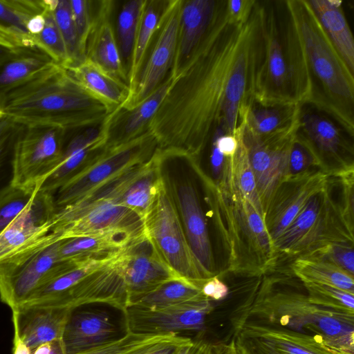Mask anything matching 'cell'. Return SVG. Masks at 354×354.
Here are the masks:
<instances>
[{
  "instance_id": "cell-20",
  "label": "cell",
  "mask_w": 354,
  "mask_h": 354,
  "mask_svg": "<svg viewBox=\"0 0 354 354\" xmlns=\"http://www.w3.org/2000/svg\"><path fill=\"white\" fill-rule=\"evenodd\" d=\"M330 176V174L317 169L282 180L264 216V223L273 243L290 225L311 197L326 185Z\"/></svg>"
},
{
  "instance_id": "cell-10",
  "label": "cell",
  "mask_w": 354,
  "mask_h": 354,
  "mask_svg": "<svg viewBox=\"0 0 354 354\" xmlns=\"http://www.w3.org/2000/svg\"><path fill=\"white\" fill-rule=\"evenodd\" d=\"M144 232L142 218L114 198H82L56 209L50 219V233L59 240L100 234L135 237Z\"/></svg>"
},
{
  "instance_id": "cell-14",
  "label": "cell",
  "mask_w": 354,
  "mask_h": 354,
  "mask_svg": "<svg viewBox=\"0 0 354 354\" xmlns=\"http://www.w3.org/2000/svg\"><path fill=\"white\" fill-rule=\"evenodd\" d=\"M296 136L313 151L322 170L332 175L354 165V135L313 104L300 105Z\"/></svg>"
},
{
  "instance_id": "cell-47",
  "label": "cell",
  "mask_w": 354,
  "mask_h": 354,
  "mask_svg": "<svg viewBox=\"0 0 354 354\" xmlns=\"http://www.w3.org/2000/svg\"><path fill=\"white\" fill-rule=\"evenodd\" d=\"M353 246L345 243H330L305 256L322 259L354 275Z\"/></svg>"
},
{
  "instance_id": "cell-57",
  "label": "cell",
  "mask_w": 354,
  "mask_h": 354,
  "mask_svg": "<svg viewBox=\"0 0 354 354\" xmlns=\"http://www.w3.org/2000/svg\"><path fill=\"white\" fill-rule=\"evenodd\" d=\"M32 354H66L61 339L46 342L38 346Z\"/></svg>"
},
{
  "instance_id": "cell-12",
  "label": "cell",
  "mask_w": 354,
  "mask_h": 354,
  "mask_svg": "<svg viewBox=\"0 0 354 354\" xmlns=\"http://www.w3.org/2000/svg\"><path fill=\"white\" fill-rule=\"evenodd\" d=\"M66 133L55 126L21 125L13 146L12 186L39 189L59 162Z\"/></svg>"
},
{
  "instance_id": "cell-53",
  "label": "cell",
  "mask_w": 354,
  "mask_h": 354,
  "mask_svg": "<svg viewBox=\"0 0 354 354\" xmlns=\"http://www.w3.org/2000/svg\"><path fill=\"white\" fill-rule=\"evenodd\" d=\"M0 44L10 48L34 46L31 37L0 24Z\"/></svg>"
},
{
  "instance_id": "cell-61",
  "label": "cell",
  "mask_w": 354,
  "mask_h": 354,
  "mask_svg": "<svg viewBox=\"0 0 354 354\" xmlns=\"http://www.w3.org/2000/svg\"><path fill=\"white\" fill-rule=\"evenodd\" d=\"M1 116H2V115H1V113H0V118H1Z\"/></svg>"
},
{
  "instance_id": "cell-23",
  "label": "cell",
  "mask_w": 354,
  "mask_h": 354,
  "mask_svg": "<svg viewBox=\"0 0 354 354\" xmlns=\"http://www.w3.org/2000/svg\"><path fill=\"white\" fill-rule=\"evenodd\" d=\"M114 3L111 0H103L93 5L92 1V24L85 58L128 85L127 69L111 22Z\"/></svg>"
},
{
  "instance_id": "cell-19",
  "label": "cell",
  "mask_w": 354,
  "mask_h": 354,
  "mask_svg": "<svg viewBox=\"0 0 354 354\" xmlns=\"http://www.w3.org/2000/svg\"><path fill=\"white\" fill-rule=\"evenodd\" d=\"M120 113L119 111L109 113L102 124L82 129L65 144L57 167L39 190L53 195L86 169L111 138L112 129L120 123Z\"/></svg>"
},
{
  "instance_id": "cell-54",
  "label": "cell",
  "mask_w": 354,
  "mask_h": 354,
  "mask_svg": "<svg viewBox=\"0 0 354 354\" xmlns=\"http://www.w3.org/2000/svg\"><path fill=\"white\" fill-rule=\"evenodd\" d=\"M213 354H252L235 334L228 342L214 343Z\"/></svg>"
},
{
  "instance_id": "cell-21",
  "label": "cell",
  "mask_w": 354,
  "mask_h": 354,
  "mask_svg": "<svg viewBox=\"0 0 354 354\" xmlns=\"http://www.w3.org/2000/svg\"><path fill=\"white\" fill-rule=\"evenodd\" d=\"M55 212L53 195L39 190L32 202L0 232V263L42 241Z\"/></svg>"
},
{
  "instance_id": "cell-56",
  "label": "cell",
  "mask_w": 354,
  "mask_h": 354,
  "mask_svg": "<svg viewBox=\"0 0 354 354\" xmlns=\"http://www.w3.org/2000/svg\"><path fill=\"white\" fill-rule=\"evenodd\" d=\"M235 334L252 354H280L254 337L242 335L237 333Z\"/></svg>"
},
{
  "instance_id": "cell-30",
  "label": "cell",
  "mask_w": 354,
  "mask_h": 354,
  "mask_svg": "<svg viewBox=\"0 0 354 354\" xmlns=\"http://www.w3.org/2000/svg\"><path fill=\"white\" fill-rule=\"evenodd\" d=\"M337 53L354 73V39L339 0H307Z\"/></svg>"
},
{
  "instance_id": "cell-50",
  "label": "cell",
  "mask_w": 354,
  "mask_h": 354,
  "mask_svg": "<svg viewBox=\"0 0 354 354\" xmlns=\"http://www.w3.org/2000/svg\"><path fill=\"white\" fill-rule=\"evenodd\" d=\"M192 339L177 334L167 335L132 354H178L179 351Z\"/></svg>"
},
{
  "instance_id": "cell-40",
  "label": "cell",
  "mask_w": 354,
  "mask_h": 354,
  "mask_svg": "<svg viewBox=\"0 0 354 354\" xmlns=\"http://www.w3.org/2000/svg\"><path fill=\"white\" fill-rule=\"evenodd\" d=\"M44 0H0V24L28 35L26 25L44 11Z\"/></svg>"
},
{
  "instance_id": "cell-29",
  "label": "cell",
  "mask_w": 354,
  "mask_h": 354,
  "mask_svg": "<svg viewBox=\"0 0 354 354\" xmlns=\"http://www.w3.org/2000/svg\"><path fill=\"white\" fill-rule=\"evenodd\" d=\"M300 105H262L253 97L241 115L245 132L257 138H266L294 126L298 121Z\"/></svg>"
},
{
  "instance_id": "cell-3",
  "label": "cell",
  "mask_w": 354,
  "mask_h": 354,
  "mask_svg": "<svg viewBox=\"0 0 354 354\" xmlns=\"http://www.w3.org/2000/svg\"><path fill=\"white\" fill-rule=\"evenodd\" d=\"M0 113L22 126L50 125L67 132L99 126L109 115L57 63L4 95Z\"/></svg>"
},
{
  "instance_id": "cell-2",
  "label": "cell",
  "mask_w": 354,
  "mask_h": 354,
  "mask_svg": "<svg viewBox=\"0 0 354 354\" xmlns=\"http://www.w3.org/2000/svg\"><path fill=\"white\" fill-rule=\"evenodd\" d=\"M203 183L212 218L225 254V271L248 277L270 272L279 259L264 218L254 204L225 178L207 175L191 161Z\"/></svg>"
},
{
  "instance_id": "cell-39",
  "label": "cell",
  "mask_w": 354,
  "mask_h": 354,
  "mask_svg": "<svg viewBox=\"0 0 354 354\" xmlns=\"http://www.w3.org/2000/svg\"><path fill=\"white\" fill-rule=\"evenodd\" d=\"M57 3L58 0H45L44 28L39 34L31 37V39L35 46L47 53L55 63L64 67L68 64V58L53 14Z\"/></svg>"
},
{
  "instance_id": "cell-31",
  "label": "cell",
  "mask_w": 354,
  "mask_h": 354,
  "mask_svg": "<svg viewBox=\"0 0 354 354\" xmlns=\"http://www.w3.org/2000/svg\"><path fill=\"white\" fill-rule=\"evenodd\" d=\"M54 63L36 46L15 48L12 54L0 64V100Z\"/></svg>"
},
{
  "instance_id": "cell-5",
  "label": "cell",
  "mask_w": 354,
  "mask_h": 354,
  "mask_svg": "<svg viewBox=\"0 0 354 354\" xmlns=\"http://www.w3.org/2000/svg\"><path fill=\"white\" fill-rule=\"evenodd\" d=\"M288 329L314 336L341 354H354V315L322 308L306 293L265 278L239 323Z\"/></svg>"
},
{
  "instance_id": "cell-38",
  "label": "cell",
  "mask_w": 354,
  "mask_h": 354,
  "mask_svg": "<svg viewBox=\"0 0 354 354\" xmlns=\"http://www.w3.org/2000/svg\"><path fill=\"white\" fill-rule=\"evenodd\" d=\"M146 1L147 0H130L125 2L121 7L117 17V41L127 72L140 19Z\"/></svg>"
},
{
  "instance_id": "cell-41",
  "label": "cell",
  "mask_w": 354,
  "mask_h": 354,
  "mask_svg": "<svg viewBox=\"0 0 354 354\" xmlns=\"http://www.w3.org/2000/svg\"><path fill=\"white\" fill-rule=\"evenodd\" d=\"M302 283L310 303L332 310L354 315V294L328 285Z\"/></svg>"
},
{
  "instance_id": "cell-25",
  "label": "cell",
  "mask_w": 354,
  "mask_h": 354,
  "mask_svg": "<svg viewBox=\"0 0 354 354\" xmlns=\"http://www.w3.org/2000/svg\"><path fill=\"white\" fill-rule=\"evenodd\" d=\"M226 0H183L177 45L169 75L175 77L202 41Z\"/></svg>"
},
{
  "instance_id": "cell-46",
  "label": "cell",
  "mask_w": 354,
  "mask_h": 354,
  "mask_svg": "<svg viewBox=\"0 0 354 354\" xmlns=\"http://www.w3.org/2000/svg\"><path fill=\"white\" fill-rule=\"evenodd\" d=\"M317 169L322 170L316 156L310 148L295 135L289 153L286 177Z\"/></svg>"
},
{
  "instance_id": "cell-35",
  "label": "cell",
  "mask_w": 354,
  "mask_h": 354,
  "mask_svg": "<svg viewBox=\"0 0 354 354\" xmlns=\"http://www.w3.org/2000/svg\"><path fill=\"white\" fill-rule=\"evenodd\" d=\"M292 273L302 283L334 286L354 294V275L325 261L311 256L293 259Z\"/></svg>"
},
{
  "instance_id": "cell-37",
  "label": "cell",
  "mask_w": 354,
  "mask_h": 354,
  "mask_svg": "<svg viewBox=\"0 0 354 354\" xmlns=\"http://www.w3.org/2000/svg\"><path fill=\"white\" fill-rule=\"evenodd\" d=\"M203 282L198 283L184 278L171 280L133 305L162 308L207 299L201 292Z\"/></svg>"
},
{
  "instance_id": "cell-18",
  "label": "cell",
  "mask_w": 354,
  "mask_h": 354,
  "mask_svg": "<svg viewBox=\"0 0 354 354\" xmlns=\"http://www.w3.org/2000/svg\"><path fill=\"white\" fill-rule=\"evenodd\" d=\"M213 310V301L204 299L162 308L131 305L122 312L127 332L165 335L202 330Z\"/></svg>"
},
{
  "instance_id": "cell-15",
  "label": "cell",
  "mask_w": 354,
  "mask_h": 354,
  "mask_svg": "<svg viewBox=\"0 0 354 354\" xmlns=\"http://www.w3.org/2000/svg\"><path fill=\"white\" fill-rule=\"evenodd\" d=\"M118 263L127 306L135 304L166 282L182 278L166 263L145 232L120 251Z\"/></svg>"
},
{
  "instance_id": "cell-8",
  "label": "cell",
  "mask_w": 354,
  "mask_h": 354,
  "mask_svg": "<svg viewBox=\"0 0 354 354\" xmlns=\"http://www.w3.org/2000/svg\"><path fill=\"white\" fill-rule=\"evenodd\" d=\"M335 178L331 175L326 185L311 197L290 225L274 241L278 258L284 256L295 259L330 243L354 245V228L343 215L339 184L337 198L335 196Z\"/></svg>"
},
{
  "instance_id": "cell-44",
  "label": "cell",
  "mask_w": 354,
  "mask_h": 354,
  "mask_svg": "<svg viewBox=\"0 0 354 354\" xmlns=\"http://www.w3.org/2000/svg\"><path fill=\"white\" fill-rule=\"evenodd\" d=\"M165 335H143L127 332L124 335L115 340L81 354H132Z\"/></svg>"
},
{
  "instance_id": "cell-13",
  "label": "cell",
  "mask_w": 354,
  "mask_h": 354,
  "mask_svg": "<svg viewBox=\"0 0 354 354\" xmlns=\"http://www.w3.org/2000/svg\"><path fill=\"white\" fill-rule=\"evenodd\" d=\"M59 243L49 233L37 244L0 263V300L11 310L21 306L60 262Z\"/></svg>"
},
{
  "instance_id": "cell-48",
  "label": "cell",
  "mask_w": 354,
  "mask_h": 354,
  "mask_svg": "<svg viewBox=\"0 0 354 354\" xmlns=\"http://www.w3.org/2000/svg\"><path fill=\"white\" fill-rule=\"evenodd\" d=\"M69 1L77 30L80 51L82 58L84 59L92 24V1L88 0Z\"/></svg>"
},
{
  "instance_id": "cell-1",
  "label": "cell",
  "mask_w": 354,
  "mask_h": 354,
  "mask_svg": "<svg viewBox=\"0 0 354 354\" xmlns=\"http://www.w3.org/2000/svg\"><path fill=\"white\" fill-rule=\"evenodd\" d=\"M262 48L259 1L242 25L228 20L226 3L180 71L170 75L171 84L147 125L167 160L200 161L217 128L237 136Z\"/></svg>"
},
{
  "instance_id": "cell-6",
  "label": "cell",
  "mask_w": 354,
  "mask_h": 354,
  "mask_svg": "<svg viewBox=\"0 0 354 354\" xmlns=\"http://www.w3.org/2000/svg\"><path fill=\"white\" fill-rule=\"evenodd\" d=\"M304 53L310 82L308 102L354 135V73L319 23L307 0H288Z\"/></svg>"
},
{
  "instance_id": "cell-4",
  "label": "cell",
  "mask_w": 354,
  "mask_h": 354,
  "mask_svg": "<svg viewBox=\"0 0 354 354\" xmlns=\"http://www.w3.org/2000/svg\"><path fill=\"white\" fill-rule=\"evenodd\" d=\"M263 49L253 98L262 105H301L310 82L304 50L288 0L260 1Z\"/></svg>"
},
{
  "instance_id": "cell-55",
  "label": "cell",
  "mask_w": 354,
  "mask_h": 354,
  "mask_svg": "<svg viewBox=\"0 0 354 354\" xmlns=\"http://www.w3.org/2000/svg\"><path fill=\"white\" fill-rule=\"evenodd\" d=\"M214 343L203 339L194 340L184 346L178 354H213Z\"/></svg>"
},
{
  "instance_id": "cell-16",
  "label": "cell",
  "mask_w": 354,
  "mask_h": 354,
  "mask_svg": "<svg viewBox=\"0 0 354 354\" xmlns=\"http://www.w3.org/2000/svg\"><path fill=\"white\" fill-rule=\"evenodd\" d=\"M183 0L165 1L155 43L140 71L134 91L122 106L128 113L140 104L165 80L176 53Z\"/></svg>"
},
{
  "instance_id": "cell-42",
  "label": "cell",
  "mask_w": 354,
  "mask_h": 354,
  "mask_svg": "<svg viewBox=\"0 0 354 354\" xmlns=\"http://www.w3.org/2000/svg\"><path fill=\"white\" fill-rule=\"evenodd\" d=\"M21 127L3 115L0 118V199L13 188L11 184L12 151Z\"/></svg>"
},
{
  "instance_id": "cell-60",
  "label": "cell",
  "mask_w": 354,
  "mask_h": 354,
  "mask_svg": "<svg viewBox=\"0 0 354 354\" xmlns=\"http://www.w3.org/2000/svg\"><path fill=\"white\" fill-rule=\"evenodd\" d=\"M15 48L0 44V64L12 54Z\"/></svg>"
},
{
  "instance_id": "cell-49",
  "label": "cell",
  "mask_w": 354,
  "mask_h": 354,
  "mask_svg": "<svg viewBox=\"0 0 354 354\" xmlns=\"http://www.w3.org/2000/svg\"><path fill=\"white\" fill-rule=\"evenodd\" d=\"M332 175L338 181L343 215L348 225L354 228V165L342 169Z\"/></svg>"
},
{
  "instance_id": "cell-26",
  "label": "cell",
  "mask_w": 354,
  "mask_h": 354,
  "mask_svg": "<svg viewBox=\"0 0 354 354\" xmlns=\"http://www.w3.org/2000/svg\"><path fill=\"white\" fill-rule=\"evenodd\" d=\"M73 310L41 306H21L12 310L14 335L32 351L42 344L61 339Z\"/></svg>"
},
{
  "instance_id": "cell-32",
  "label": "cell",
  "mask_w": 354,
  "mask_h": 354,
  "mask_svg": "<svg viewBox=\"0 0 354 354\" xmlns=\"http://www.w3.org/2000/svg\"><path fill=\"white\" fill-rule=\"evenodd\" d=\"M133 238L123 234H100L62 239L59 260L107 259L116 255Z\"/></svg>"
},
{
  "instance_id": "cell-7",
  "label": "cell",
  "mask_w": 354,
  "mask_h": 354,
  "mask_svg": "<svg viewBox=\"0 0 354 354\" xmlns=\"http://www.w3.org/2000/svg\"><path fill=\"white\" fill-rule=\"evenodd\" d=\"M118 253L104 260L59 262L19 307L74 309L100 303L123 311L127 306V297L118 263Z\"/></svg>"
},
{
  "instance_id": "cell-59",
  "label": "cell",
  "mask_w": 354,
  "mask_h": 354,
  "mask_svg": "<svg viewBox=\"0 0 354 354\" xmlns=\"http://www.w3.org/2000/svg\"><path fill=\"white\" fill-rule=\"evenodd\" d=\"M12 354H32V351L17 335H14Z\"/></svg>"
},
{
  "instance_id": "cell-9",
  "label": "cell",
  "mask_w": 354,
  "mask_h": 354,
  "mask_svg": "<svg viewBox=\"0 0 354 354\" xmlns=\"http://www.w3.org/2000/svg\"><path fill=\"white\" fill-rule=\"evenodd\" d=\"M142 220L146 235L180 277L202 283L216 276L203 266L189 245L164 171Z\"/></svg>"
},
{
  "instance_id": "cell-11",
  "label": "cell",
  "mask_w": 354,
  "mask_h": 354,
  "mask_svg": "<svg viewBox=\"0 0 354 354\" xmlns=\"http://www.w3.org/2000/svg\"><path fill=\"white\" fill-rule=\"evenodd\" d=\"M156 149V143L147 131L125 142H107L86 169L53 194L55 210L82 199L109 181L147 162Z\"/></svg>"
},
{
  "instance_id": "cell-33",
  "label": "cell",
  "mask_w": 354,
  "mask_h": 354,
  "mask_svg": "<svg viewBox=\"0 0 354 354\" xmlns=\"http://www.w3.org/2000/svg\"><path fill=\"white\" fill-rule=\"evenodd\" d=\"M165 160L163 155L156 149L143 171L128 185L119 197L118 203L143 218L162 174L163 163Z\"/></svg>"
},
{
  "instance_id": "cell-22",
  "label": "cell",
  "mask_w": 354,
  "mask_h": 354,
  "mask_svg": "<svg viewBox=\"0 0 354 354\" xmlns=\"http://www.w3.org/2000/svg\"><path fill=\"white\" fill-rule=\"evenodd\" d=\"M169 185L189 245L200 263L218 275L207 220L197 192L188 180H174L167 175Z\"/></svg>"
},
{
  "instance_id": "cell-24",
  "label": "cell",
  "mask_w": 354,
  "mask_h": 354,
  "mask_svg": "<svg viewBox=\"0 0 354 354\" xmlns=\"http://www.w3.org/2000/svg\"><path fill=\"white\" fill-rule=\"evenodd\" d=\"M122 336L106 311L76 308L70 314L61 340L66 354H81Z\"/></svg>"
},
{
  "instance_id": "cell-43",
  "label": "cell",
  "mask_w": 354,
  "mask_h": 354,
  "mask_svg": "<svg viewBox=\"0 0 354 354\" xmlns=\"http://www.w3.org/2000/svg\"><path fill=\"white\" fill-rule=\"evenodd\" d=\"M54 17L65 44L68 66L81 62L82 59L78 43L77 30L73 18L69 0H58L53 10ZM64 67V66H63Z\"/></svg>"
},
{
  "instance_id": "cell-58",
  "label": "cell",
  "mask_w": 354,
  "mask_h": 354,
  "mask_svg": "<svg viewBox=\"0 0 354 354\" xmlns=\"http://www.w3.org/2000/svg\"><path fill=\"white\" fill-rule=\"evenodd\" d=\"M45 1V0H44ZM46 8V7H45ZM45 24L44 11L33 16L26 25V31L30 37L39 34Z\"/></svg>"
},
{
  "instance_id": "cell-34",
  "label": "cell",
  "mask_w": 354,
  "mask_h": 354,
  "mask_svg": "<svg viewBox=\"0 0 354 354\" xmlns=\"http://www.w3.org/2000/svg\"><path fill=\"white\" fill-rule=\"evenodd\" d=\"M165 3V1L147 0L142 10L127 69V81L130 90L128 99L134 91L145 62L149 47L158 29Z\"/></svg>"
},
{
  "instance_id": "cell-52",
  "label": "cell",
  "mask_w": 354,
  "mask_h": 354,
  "mask_svg": "<svg viewBox=\"0 0 354 354\" xmlns=\"http://www.w3.org/2000/svg\"><path fill=\"white\" fill-rule=\"evenodd\" d=\"M203 295L209 300L221 301L229 293L227 286L219 279L218 275L205 280L201 286Z\"/></svg>"
},
{
  "instance_id": "cell-27",
  "label": "cell",
  "mask_w": 354,
  "mask_h": 354,
  "mask_svg": "<svg viewBox=\"0 0 354 354\" xmlns=\"http://www.w3.org/2000/svg\"><path fill=\"white\" fill-rule=\"evenodd\" d=\"M65 68L71 76L106 109L107 113L122 111L130 90L127 84L115 78L87 58Z\"/></svg>"
},
{
  "instance_id": "cell-45",
  "label": "cell",
  "mask_w": 354,
  "mask_h": 354,
  "mask_svg": "<svg viewBox=\"0 0 354 354\" xmlns=\"http://www.w3.org/2000/svg\"><path fill=\"white\" fill-rule=\"evenodd\" d=\"M39 188H13L0 199V232L34 200Z\"/></svg>"
},
{
  "instance_id": "cell-28",
  "label": "cell",
  "mask_w": 354,
  "mask_h": 354,
  "mask_svg": "<svg viewBox=\"0 0 354 354\" xmlns=\"http://www.w3.org/2000/svg\"><path fill=\"white\" fill-rule=\"evenodd\" d=\"M236 333L254 337L280 354H341L314 336L288 329L242 322Z\"/></svg>"
},
{
  "instance_id": "cell-17",
  "label": "cell",
  "mask_w": 354,
  "mask_h": 354,
  "mask_svg": "<svg viewBox=\"0 0 354 354\" xmlns=\"http://www.w3.org/2000/svg\"><path fill=\"white\" fill-rule=\"evenodd\" d=\"M298 121L290 129L266 138L239 133L245 143L254 174L257 192L264 212L276 189L287 176L288 156Z\"/></svg>"
},
{
  "instance_id": "cell-36",
  "label": "cell",
  "mask_w": 354,
  "mask_h": 354,
  "mask_svg": "<svg viewBox=\"0 0 354 354\" xmlns=\"http://www.w3.org/2000/svg\"><path fill=\"white\" fill-rule=\"evenodd\" d=\"M168 74L163 82L140 104L128 113L119 136L108 142L121 143L137 138L147 131L149 122L162 102L171 84Z\"/></svg>"
},
{
  "instance_id": "cell-51",
  "label": "cell",
  "mask_w": 354,
  "mask_h": 354,
  "mask_svg": "<svg viewBox=\"0 0 354 354\" xmlns=\"http://www.w3.org/2000/svg\"><path fill=\"white\" fill-rule=\"evenodd\" d=\"M257 0H227L228 20L235 24L242 25L249 19Z\"/></svg>"
}]
</instances>
